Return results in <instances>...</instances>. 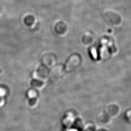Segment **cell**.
I'll return each mask as SVG.
<instances>
[{"instance_id":"obj_3","label":"cell","mask_w":131,"mask_h":131,"mask_svg":"<svg viewBox=\"0 0 131 131\" xmlns=\"http://www.w3.org/2000/svg\"><path fill=\"white\" fill-rule=\"evenodd\" d=\"M1 96H0V103H1Z\"/></svg>"},{"instance_id":"obj_2","label":"cell","mask_w":131,"mask_h":131,"mask_svg":"<svg viewBox=\"0 0 131 131\" xmlns=\"http://www.w3.org/2000/svg\"><path fill=\"white\" fill-rule=\"evenodd\" d=\"M35 98H32L30 100V104H32V103H35Z\"/></svg>"},{"instance_id":"obj_4","label":"cell","mask_w":131,"mask_h":131,"mask_svg":"<svg viewBox=\"0 0 131 131\" xmlns=\"http://www.w3.org/2000/svg\"><path fill=\"white\" fill-rule=\"evenodd\" d=\"M72 130V131H75V130Z\"/></svg>"},{"instance_id":"obj_1","label":"cell","mask_w":131,"mask_h":131,"mask_svg":"<svg viewBox=\"0 0 131 131\" xmlns=\"http://www.w3.org/2000/svg\"><path fill=\"white\" fill-rule=\"evenodd\" d=\"M42 82L36 80H34L32 82V85L35 86H40L42 85Z\"/></svg>"}]
</instances>
